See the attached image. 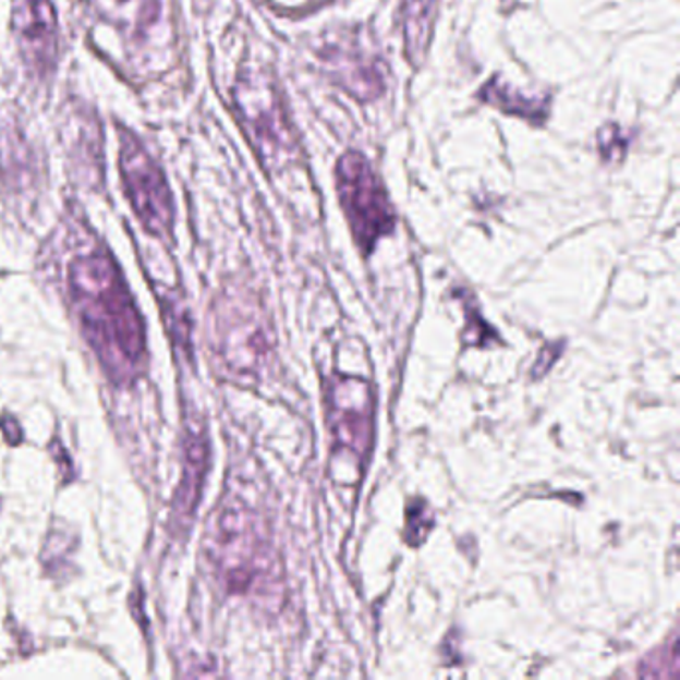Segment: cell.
<instances>
[{
	"mask_svg": "<svg viewBox=\"0 0 680 680\" xmlns=\"http://www.w3.org/2000/svg\"><path fill=\"white\" fill-rule=\"evenodd\" d=\"M333 434L341 446L364 453L372 441V393L360 379H340L331 389Z\"/></svg>",
	"mask_w": 680,
	"mask_h": 680,
	"instance_id": "cell-5",
	"label": "cell"
},
{
	"mask_svg": "<svg viewBox=\"0 0 680 680\" xmlns=\"http://www.w3.org/2000/svg\"><path fill=\"white\" fill-rule=\"evenodd\" d=\"M71 290L86 340L110 376L130 377L144 355V328L117 264L93 254L71 266Z\"/></svg>",
	"mask_w": 680,
	"mask_h": 680,
	"instance_id": "cell-1",
	"label": "cell"
},
{
	"mask_svg": "<svg viewBox=\"0 0 680 680\" xmlns=\"http://www.w3.org/2000/svg\"><path fill=\"white\" fill-rule=\"evenodd\" d=\"M12 28L23 59L45 72L54 66L59 48V21L52 0H14Z\"/></svg>",
	"mask_w": 680,
	"mask_h": 680,
	"instance_id": "cell-4",
	"label": "cell"
},
{
	"mask_svg": "<svg viewBox=\"0 0 680 680\" xmlns=\"http://www.w3.org/2000/svg\"><path fill=\"white\" fill-rule=\"evenodd\" d=\"M336 184L341 208L355 244L369 254L377 240L396 228V211L381 180L364 154H343L336 166Z\"/></svg>",
	"mask_w": 680,
	"mask_h": 680,
	"instance_id": "cell-2",
	"label": "cell"
},
{
	"mask_svg": "<svg viewBox=\"0 0 680 680\" xmlns=\"http://www.w3.org/2000/svg\"><path fill=\"white\" fill-rule=\"evenodd\" d=\"M120 172L132 208L150 234H168L174 223V204L162 170L129 132L120 134Z\"/></svg>",
	"mask_w": 680,
	"mask_h": 680,
	"instance_id": "cell-3",
	"label": "cell"
},
{
	"mask_svg": "<svg viewBox=\"0 0 680 680\" xmlns=\"http://www.w3.org/2000/svg\"><path fill=\"white\" fill-rule=\"evenodd\" d=\"M437 0H405V45L408 57L417 60L432 38Z\"/></svg>",
	"mask_w": 680,
	"mask_h": 680,
	"instance_id": "cell-8",
	"label": "cell"
},
{
	"mask_svg": "<svg viewBox=\"0 0 680 680\" xmlns=\"http://www.w3.org/2000/svg\"><path fill=\"white\" fill-rule=\"evenodd\" d=\"M235 102L240 112L246 118L247 129L256 136L258 146L270 148L278 154L286 148L283 136V117L276 98L271 96L270 86L259 83L256 78L240 81L235 88Z\"/></svg>",
	"mask_w": 680,
	"mask_h": 680,
	"instance_id": "cell-6",
	"label": "cell"
},
{
	"mask_svg": "<svg viewBox=\"0 0 680 680\" xmlns=\"http://www.w3.org/2000/svg\"><path fill=\"white\" fill-rule=\"evenodd\" d=\"M208 467V444L199 432H190L186 441V459H184V475L177 495V513L180 523H186L198 503L204 473Z\"/></svg>",
	"mask_w": 680,
	"mask_h": 680,
	"instance_id": "cell-7",
	"label": "cell"
}]
</instances>
